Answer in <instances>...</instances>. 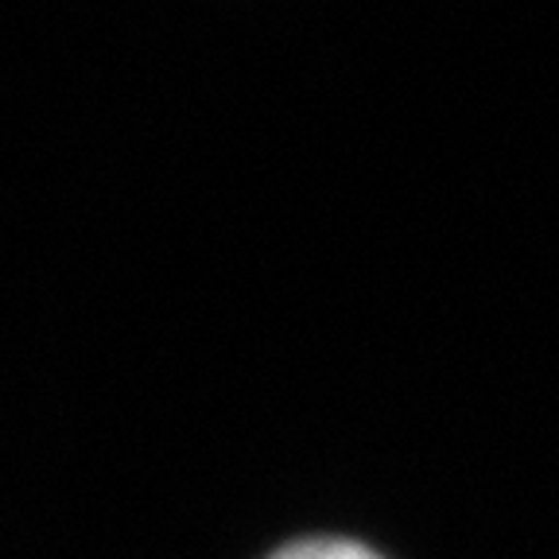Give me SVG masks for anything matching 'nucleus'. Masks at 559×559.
Listing matches in <instances>:
<instances>
[{
    "mask_svg": "<svg viewBox=\"0 0 559 559\" xmlns=\"http://www.w3.org/2000/svg\"><path fill=\"white\" fill-rule=\"evenodd\" d=\"M272 559H381V556H373L369 548L349 540H304L276 551Z\"/></svg>",
    "mask_w": 559,
    "mask_h": 559,
    "instance_id": "f257e3e1",
    "label": "nucleus"
}]
</instances>
